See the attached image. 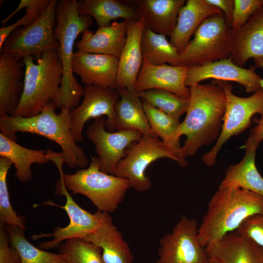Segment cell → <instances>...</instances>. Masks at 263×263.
Returning <instances> with one entry per match:
<instances>
[{"label": "cell", "instance_id": "f1b7e54d", "mask_svg": "<svg viewBox=\"0 0 263 263\" xmlns=\"http://www.w3.org/2000/svg\"><path fill=\"white\" fill-rule=\"evenodd\" d=\"M78 11L80 15L94 18L99 27L109 26L118 19L128 22L139 19L134 7L116 0H79Z\"/></svg>", "mask_w": 263, "mask_h": 263}, {"label": "cell", "instance_id": "b9f144b4", "mask_svg": "<svg viewBox=\"0 0 263 263\" xmlns=\"http://www.w3.org/2000/svg\"><path fill=\"white\" fill-rule=\"evenodd\" d=\"M258 68L262 67L263 68V61H262L259 63L258 66H257ZM260 85L261 88L263 90V78H262L260 81Z\"/></svg>", "mask_w": 263, "mask_h": 263}, {"label": "cell", "instance_id": "7a4b0ae2", "mask_svg": "<svg viewBox=\"0 0 263 263\" xmlns=\"http://www.w3.org/2000/svg\"><path fill=\"white\" fill-rule=\"evenodd\" d=\"M55 102L45 106L38 114L31 117L0 115V133L16 140L17 132H29L42 136L60 146L64 163L72 168L86 167L89 159L84 150L74 140L71 132L70 112L62 107L56 114Z\"/></svg>", "mask_w": 263, "mask_h": 263}, {"label": "cell", "instance_id": "7c38bea8", "mask_svg": "<svg viewBox=\"0 0 263 263\" xmlns=\"http://www.w3.org/2000/svg\"><path fill=\"white\" fill-rule=\"evenodd\" d=\"M84 88L82 102L70 112L71 132L76 143L83 142L84 125L91 118L107 116L105 127L108 131H114L116 106L119 99L115 89L87 85Z\"/></svg>", "mask_w": 263, "mask_h": 263}, {"label": "cell", "instance_id": "60d3db41", "mask_svg": "<svg viewBox=\"0 0 263 263\" xmlns=\"http://www.w3.org/2000/svg\"><path fill=\"white\" fill-rule=\"evenodd\" d=\"M252 119L257 125L251 131L248 138L260 144L263 140V114L260 118Z\"/></svg>", "mask_w": 263, "mask_h": 263}, {"label": "cell", "instance_id": "3957f363", "mask_svg": "<svg viewBox=\"0 0 263 263\" xmlns=\"http://www.w3.org/2000/svg\"><path fill=\"white\" fill-rule=\"evenodd\" d=\"M260 213H263V196L239 188H218L198 227L199 243L203 247L215 243Z\"/></svg>", "mask_w": 263, "mask_h": 263}, {"label": "cell", "instance_id": "836d02e7", "mask_svg": "<svg viewBox=\"0 0 263 263\" xmlns=\"http://www.w3.org/2000/svg\"><path fill=\"white\" fill-rule=\"evenodd\" d=\"M138 94L142 101L178 121L188 109L189 99L181 97L167 91L152 89L138 93Z\"/></svg>", "mask_w": 263, "mask_h": 263}, {"label": "cell", "instance_id": "f546056e", "mask_svg": "<svg viewBox=\"0 0 263 263\" xmlns=\"http://www.w3.org/2000/svg\"><path fill=\"white\" fill-rule=\"evenodd\" d=\"M51 0H20L16 8L0 21V49L10 34L20 27L27 26L46 10Z\"/></svg>", "mask_w": 263, "mask_h": 263}, {"label": "cell", "instance_id": "5bb4252c", "mask_svg": "<svg viewBox=\"0 0 263 263\" xmlns=\"http://www.w3.org/2000/svg\"><path fill=\"white\" fill-rule=\"evenodd\" d=\"M105 127L104 117L96 118L88 127L86 134L94 145L100 170L113 175L118 164L125 157L127 148L139 140L143 134L134 130L109 132Z\"/></svg>", "mask_w": 263, "mask_h": 263}, {"label": "cell", "instance_id": "ba28073f", "mask_svg": "<svg viewBox=\"0 0 263 263\" xmlns=\"http://www.w3.org/2000/svg\"><path fill=\"white\" fill-rule=\"evenodd\" d=\"M230 28L223 12L207 18L179 53L180 65L201 66L229 58Z\"/></svg>", "mask_w": 263, "mask_h": 263}, {"label": "cell", "instance_id": "6da1fadb", "mask_svg": "<svg viewBox=\"0 0 263 263\" xmlns=\"http://www.w3.org/2000/svg\"><path fill=\"white\" fill-rule=\"evenodd\" d=\"M189 88L188 109L179 128V136L186 137L181 148V155L184 159L194 155L201 147L217 139L226 104L225 92L214 81Z\"/></svg>", "mask_w": 263, "mask_h": 263}, {"label": "cell", "instance_id": "d4e9b609", "mask_svg": "<svg viewBox=\"0 0 263 263\" xmlns=\"http://www.w3.org/2000/svg\"><path fill=\"white\" fill-rule=\"evenodd\" d=\"M260 144L248 138L244 144V155L238 163L229 166L219 188H235L247 190L263 196V177L255 163Z\"/></svg>", "mask_w": 263, "mask_h": 263}, {"label": "cell", "instance_id": "9c48e42d", "mask_svg": "<svg viewBox=\"0 0 263 263\" xmlns=\"http://www.w3.org/2000/svg\"><path fill=\"white\" fill-rule=\"evenodd\" d=\"M214 81L223 89L226 104L220 134L213 147L202 157L203 163L208 167L215 164L219 151L231 137L249 127L254 115L263 114V89L249 96L240 97L232 93V86L228 82Z\"/></svg>", "mask_w": 263, "mask_h": 263}, {"label": "cell", "instance_id": "d6a6232c", "mask_svg": "<svg viewBox=\"0 0 263 263\" xmlns=\"http://www.w3.org/2000/svg\"><path fill=\"white\" fill-rule=\"evenodd\" d=\"M10 245L19 253L21 263H65L62 254L39 249L25 236V230L13 225H5Z\"/></svg>", "mask_w": 263, "mask_h": 263}, {"label": "cell", "instance_id": "603a6c76", "mask_svg": "<svg viewBox=\"0 0 263 263\" xmlns=\"http://www.w3.org/2000/svg\"><path fill=\"white\" fill-rule=\"evenodd\" d=\"M129 22L114 21L109 26L99 27L95 32L87 30L75 43V46L77 50L82 52L119 58L126 42Z\"/></svg>", "mask_w": 263, "mask_h": 263}, {"label": "cell", "instance_id": "44dd1931", "mask_svg": "<svg viewBox=\"0 0 263 263\" xmlns=\"http://www.w3.org/2000/svg\"><path fill=\"white\" fill-rule=\"evenodd\" d=\"M205 250L218 263H263V248L236 232L226 234Z\"/></svg>", "mask_w": 263, "mask_h": 263}, {"label": "cell", "instance_id": "d590c367", "mask_svg": "<svg viewBox=\"0 0 263 263\" xmlns=\"http://www.w3.org/2000/svg\"><path fill=\"white\" fill-rule=\"evenodd\" d=\"M12 162L0 157V225H13L25 230V220L18 215L13 208L9 197L7 183L8 172Z\"/></svg>", "mask_w": 263, "mask_h": 263}, {"label": "cell", "instance_id": "1f68e13d", "mask_svg": "<svg viewBox=\"0 0 263 263\" xmlns=\"http://www.w3.org/2000/svg\"><path fill=\"white\" fill-rule=\"evenodd\" d=\"M143 107L153 133L180 157L181 146L179 128L181 122L167 113L142 101Z\"/></svg>", "mask_w": 263, "mask_h": 263}, {"label": "cell", "instance_id": "9a60e30c", "mask_svg": "<svg viewBox=\"0 0 263 263\" xmlns=\"http://www.w3.org/2000/svg\"><path fill=\"white\" fill-rule=\"evenodd\" d=\"M255 67L248 69L240 67L230 58L211 62L203 65L188 67L186 85L190 87L201 81L214 80L235 82L242 86L247 93L254 94L261 89L262 77L255 71Z\"/></svg>", "mask_w": 263, "mask_h": 263}, {"label": "cell", "instance_id": "4fadbf2b", "mask_svg": "<svg viewBox=\"0 0 263 263\" xmlns=\"http://www.w3.org/2000/svg\"><path fill=\"white\" fill-rule=\"evenodd\" d=\"M64 172L59 173L60 178L56 190V194L66 198L64 206H57L65 210L69 218V224L64 227H56L52 233H41L32 236L34 240L53 236L52 240L39 244L42 249H50L59 246L61 242L73 238H83L92 233L98 227L100 218L98 211L92 214L81 207L68 191L63 179Z\"/></svg>", "mask_w": 263, "mask_h": 263}, {"label": "cell", "instance_id": "d6986e66", "mask_svg": "<svg viewBox=\"0 0 263 263\" xmlns=\"http://www.w3.org/2000/svg\"><path fill=\"white\" fill-rule=\"evenodd\" d=\"M145 28L141 19L129 22L126 42L118 58L116 89L134 90L143 61L141 39Z\"/></svg>", "mask_w": 263, "mask_h": 263}, {"label": "cell", "instance_id": "f35d334b", "mask_svg": "<svg viewBox=\"0 0 263 263\" xmlns=\"http://www.w3.org/2000/svg\"><path fill=\"white\" fill-rule=\"evenodd\" d=\"M0 263H21L17 250L10 245L5 226H0Z\"/></svg>", "mask_w": 263, "mask_h": 263}, {"label": "cell", "instance_id": "e575fe53", "mask_svg": "<svg viewBox=\"0 0 263 263\" xmlns=\"http://www.w3.org/2000/svg\"><path fill=\"white\" fill-rule=\"evenodd\" d=\"M58 247L65 263H103L101 248L82 238L67 240Z\"/></svg>", "mask_w": 263, "mask_h": 263}, {"label": "cell", "instance_id": "74e56055", "mask_svg": "<svg viewBox=\"0 0 263 263\" xmlns=\"http://www.w3.org/2000/svg\"><path fill=\"white\" fill-rule=\"evenodd\" d=\"M235 232L251 240L263 248V213L249 217Z\"/></svg>", "mask_w": 263, "mask_h": 263}, {"label": "cell", "instance_id": "8fae6325", "mask_svg": "<svg viewBox=\"0 0 263 263\" xmlns=\"http://www.w3.org/2000/svg\"><path fill=\"white\" fill-rule=\"evenodd\" d=\"M195 219L182 215L170 233L159 241L155 263H209V258L198 238Z\"/></svg>", "mask_w": 263, "mask_h": 263}, {"label": "cell", "instance_id": "ac0fdd59", "mask_svg": "<svg viewBox=\"0 0 263 263\" xmlns=\"http://www.w3.org/2000/svg\"><path fill=\"white\" fill-rule=\"evenodd\" d=\"M118 58L109 55L74 52L72 70L87 86L116 89Z\"/></svg>", "mask_w": 263, "mask_h": 263}, {"label": "cell", "instance_id": "ffe728a7", "mask_svg": "<svg viewBox=\"0 0 263 263\" xmlns=\"http://www.w3.org/2000/svg\"><path fill=\"white\" fill-rule=\"evenodd\" d=\"M97 211L98 227L82 239L101 248L103 263H132V252L110 214Z\"/></svg>", "mask_w": 263, "mask_h": 263}, {"label": "cell", "instance_id": "5b68a950", "mask_svg": "<svg viewBox=\"0 0 263 263\" xmlns=\"http://www.w3.org/2000/svg\"><path fill=\"white\" fill-rule=\"evenodd\" d=\"M23 89L19 105L13 115L27 117L38 114L43 108L58 98L62 83L63 68L57 51L51 50L38 57L23 59Z\"/></svg>", "mask_w": 263, "mask_h": 263}, {"label": "cell", "instance_id": "ab89813d", "mask_svg": "<svg viewBox=\"0 0 263 263\" xmlns=\"http://www.w3.org/2000/svg\"><path fill=\"white\" fill-rule=\"evenodd\" d=\"M210 4L219 8L224 14L229 26L231 27L234 0H207Z\"/></svg>", "mask_w": 263, "mask_h": 263}, {"label": "cell", "instance_id": "30bf717a", "mask_svg": "<svg viewBox=\"0 0 263 263\" xmlns=\"http://www.w3.org/2000/svg\"><path fill=\"white\" fill-rule=\"evenodd\" d=\"M57 1L51 0L46 10L36 21L26 27L15 30L0 49L22 59L27 56H40L51 50L57 51L59 44L54 36L56 7Z\"/></svg>", "mask_w": 263, "mask_h": 263}, {"label": "cell", "instance_id": "7bdbcfd3", "mask_svg": "<svg viewBox=\"0 0 263 263\" xmlns=\"http://www.w3.org/2000/svg\"><path fill=\"white\" fill-rule=\"evenodd\" d=\"M209 263H218V262L214 259L212 258H210V257H209Z\"/></svg>", "mask_w": 263, "mask_h": 263}, {"label": "cell", "instance_id": "2e32d148", "mask_svg": "<svg viewBox=\"0 0 263 263\" xmlns=\"http://www.w3.org/2000/svg\"><path fill=\"white\" fill-rule=\"evenodd\" d=\"M229 58L243 67L253 58L255 68L263 61V8L254 14L241 27L230 28Z\"/></svg>", "mask_w": 263, "mask_h": 263}, {"label": "cell", "instance_id": "7402d4cb", "mask_svg": "<svg viewBox=\"0 0 263 263\" xmlns=\"http://www.w3.org/2000/svg\"><path fill=\"white\" fill-rule=\"evenodd\" d=\"M185 0H136V13L145 27L154 32L170 36L176 25L179 11Z\"/></svg>", "mask_w": 263, "mask_h": 263}, {"label": "cell", "instance_id": "277c9868", "mask_svg": "<svg viewBox=\"0 0 263 263\" xmlns=\"http://www.w3.org/2000/svg\"><path fill=\"white\" fill-rule=\"evenodd\" d=\"M54 36L59 44L58 50L63 75L59 96L55 102L57 108L71 110L79 104L84 88L77 81L72 70V60L75 41L81 33L89 30L92 18L82 16L78 11V1L62 0L56 7Z\"/></svg>", "mask_w": 263, "mask_h": 263}, {"label": "cell", "instance_id": "cb8c5ba5", "mask_svg": "<svg viewBox=\"0 0 263 263\" xmlns=\"http://www.w3.org/2000/svg\"><path fill=\"white\" fill-rule=\"evenodd\" d=\"M23 59L7 54L0 56V115H13L20 102L23 89Z\"/></svg>", "mask_w": 263, "mask_h": 263}, {"label": "cell", "instance_id": "4316f807", "mask_svg": "<svg viewBox=\"0 0 263 263\" xmlns=\"http://www.w3.org/2000/svg\"><path fill=\"white\" fill-rule=\"evenodd\" d=\"M116 90L119 99L116 106L114 131L134 130L143 135H155L151 129L138 93L134 90L127 89Z\"/></svg>", "mask_w": 263, "mask_h": 263}, {"label": "cell", "instance_id": "e0dca14e", "mask_svg": "<svg viewBox=\"0 0 263 263\" xmlns=\"http://www.w3.org/2000/svg\"><path fill=\"white\" fill-rule=\"evenodd\" d=\"M188 67L169 64L154 65L143 59L134 90L137 93L160 89L189 99V88L186 85Z\"/></svg>", "mask_w": 263, "mask_h": 263}, {"label": "cell", "instance_id": "484cf974", "mask_svg": "<svg viewBox=\"0 0 263 263\" xmlns=\"http://www.w3.org/2000/svg\"><path fill=\"white\" fill-rule=\"evenodd\" d=\"M221 12L207 0H187L179 11L176 25L169 36L170 42L180 53L205 19Z\"/></svg>", "mask_w": 263, "mask_h": 263}, {"label": "cell", "instance_id": "83f0119b", "mask_svg": "<svg viewBox=\"0 0 263 263\" xmlns=\"http://www.w3.org/2000/svg\"><path fill=\"white\" fill-rule=\"evenodd\" d=\"M0 156L10 160L16 169V176L21 182L31 180L32 164H44L50 161L44 150H35L25 148L1 133H0Z\"/></svg>", "mask_w": 263, "mask_h": 263}, {"label": "cell", "instance_id": "52a82bcc", "mask_svg": "<svg viewBox=\"0 0 263 263\" xmlns=\"http://www.w3.org/2000/svg\"><path fill=\"white\" fill-rule=\"evenodd\" d=\"M163 158L175 161L181 167L187 165L186 160L182 159L156 136L142 135L127 148L113 175L127 179L131 188L137 191H146L152 186L150 178L146 175L147 169L152 163Z\"/></svg>", "mask_w": 263, "mask_h": 263}, {"label": "cell", "instance_id": "8992f818", "mask_svg": "<svg viewBox=\"0 0 263 263\" xmlns=\"http://www.w3.org/2000/svg\"><path fill=\"white\" fill-rule=\"evenodd\" d=\"M63 179L67 188L74 194L85 195L98 211L109 214L116 210L131 188L127 179L100 170L98 157L91 156L87 169L64 173Z\"/></svg>", "mask_w": 263, "mask_h": 263}, {"label": "cell", "instance_id": "8d00e7d4", "mask_svg": "<svg viewBox=\"0 0 263 263\" xmlns=\"http://www.w3.org/2000/svg\"><path fill=\"white\" fill-rule=\"evenodd\" d=\"M231 28L244 24L256 12L263 8V0H234Z\"/></svg>", "mask_w": 263, "mask_h": 263}, {"label": "cell", "instance_id": "4dcf8cb0", "mask_svg": "<svg viewBox=\"0 0 263 263\" xmlns=\"http://www.w3.org/2000/svg\"><path fill=\"white\" fill-rule=\"evenodd\" d=\"M143 59L154 65H180L179 53L165 36L146 27L141 39Z\"/></svg>", "mask_w": 263, "mask_h": 263}]
</instances>
